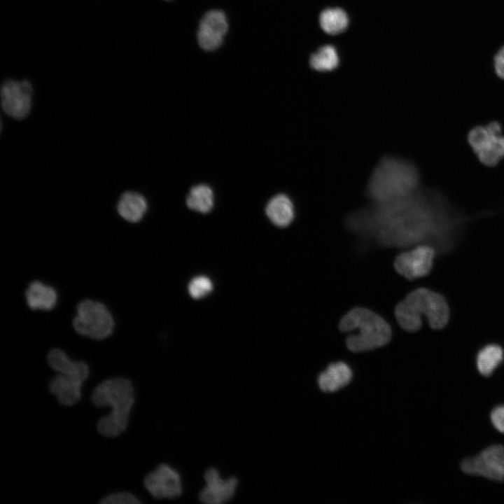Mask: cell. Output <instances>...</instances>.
Masks as SVG:
<instances>
[{
    "mask_svg": "<svg viewBox=\"0 0 504 504\" xmlns=\"http://www.w3.org/2000/svg\"><path fill=\"white\" fill-rule=\"evenodd\" d=\"M187 206L200 213L209 212L214 206V193L211 188L205 184L192 187L186 198Z\"/></svg>",
    "mask_w": 504,
    "mask_h": 504,
    "instance_id": "cell-21",
    "label": "cell"
},
{
    "mask_svg": "<svg viewBox=\"0 0 504 504\" xmlns=\"http://www.w3.org/2000/svg\"><path fill=\"white\" fill-rule=\"evenodd\" d=\"M46 363L50 370L55 373L69 376L83 382L90 377L89 364L83 360L70 358L59 348L51 349L46 356Z\"/></svg>",
    "mask_w": 504,
    "mask_h": 504,
    "instance_id": "cell-14",
    "label": "cell"
},
{
    "mask_svg": "<svg viewBox=\"0 0 504 504\" xmlns=\"http://www.w3.org/2000/svg\"><path fill=\"white\" fill-rule=\"evenodd\" d=\"M493 426L500 432L504 433V405L495 407L490 415Z\"/></svg>",
    "mask_w": 504,
    "mask_h": 504,
    "instance_id": "cell-25",
    "label": "cell"
},
{
    "mask_svg": "<svg viewBox=\"0 0 504 504\" xmlns=\"http://www.w3.org/2000/svg\"><path fill=\"white\" fill-rule=\"evenodd\" d=\"M32 94L31 85L27 80H6L1 88L4 111L13 118H24L31 108Z\"/></svg>",
    "mask_w": 504,
    "mask_h": 504,
    "instance_id": "cell-10",
    "label": "cell"
},
{
    "mask_svg": "<svg viewBox=\"0 0 504 504\" xmlns=\"http://www.w3.org/2000/svg\"><path fill=\"white\" fill-rule=\"evenodd\" d=\"M147 208L145 197L132 191L122 194L117 204V211L120 216L132 223L139 222L144 216Z\"/></svg>",
    "mask_w": 504,
    "mask_h": 504,
    "instance_id": "cell-17",
    "label": "cell"
},
{
    "mask_svg": "<svg viewBox=\"0 0 504 504\" xmlns=\"http://www.w3.org/2000/svg\"><path fill=\"white\" fill-rule=\"evenodd\" d=\"M146 491L156 499H171L178 497L183 491L179 472L166 463L159 464L143 479Z\"/></svg>",
    "mask_w": 504,
    "mask_h": 504,
    "instance_id": "cell-8",
    "label": "cell"
},
{
    "mask_svg": "<svg viewBox=\"0 0 504 504\" xmlns=\"http://www.w3.org/2000/svg\"><path fill=\"white\" fill-rule=\"evenodd\" d=\"M319 23L326 34L336 35L346 29L349 18L345 11L341 8H327L320 14Z\"/></svg>",
    "mask_w": 504,
    "mask_h": 504,
    "instance_id": "cell-20",
    "label": "cell"
},
{
    "mask_svg": "<svg viewBox=\"0 0 504 504\" xmlns=\"http://www.w3.org/2000/svg\"><path fill=\"white\" fill-rule=\"evenodd\" d=\"M352 372L349 366L342 361L331 363L320 374L318 379L321 389L334 392L345 386L351 381Z\"/></svg>",
    "mask_w": 504,
    "mask_h": 504,
    "instance_id": "cell-16",
    "label": "cell"
},
{
    "mask_svg": "<svg viewBox=\"0 0 504 504\" xmlns=\"http://www.w3.org/2000/svg\"><path fill=\"white\" fill-rule=\"evenodd\" d=\"M436 250L430 245H419L399 254L394 261L397 272L410 280L428 274L433 267Z\"/></svg>",
    "mask_w": 504,
    "mask_h": 504,
    "instance_id": "cell-9",
    "label": "cell"
},
{
    "mask_svg": "<svg viewBox=\"0 0 504 504\" xmlns=\"http://www.w3.org/2000/svg\"><path fill=\"white\" fill-rule=\"evenodd\" d=\"M90 402L97 410L109 408L96 423V431L106 438H116L128 428L136 402L134 382L115 376L98 382L90 392Z\"/></svg>",
    "mask_w": 504,
    "mask_h": 504,
    "instance_id": "cell-1",
    "label": "cell"
},
{
    "mask_svg": "<svg viewBox=\"0 0 504 504\" xmlns=\"http://www.w3.org/2000/svg\"><path fill=\"white\" fill-rule=\"evenodd\" d=\"M265 212L268 218L275 225L285 227L290 225L295 216L294 206L286 195L274 196L267 204Z\"/></svg>",
    "mask_w": 504,
    "mask_h": 504,
    "instance_id": "cell-18",
    "label": "cell"
},
{
    "mask_svg": "<svg viewBox=\"0 0 504 504\" xmlns=\"http://www.w3.org/2000/svg\"><path fill=\"white\" fill-rule=\"evenodd\" d=\"M503 359L504 351L500 346L496 344H487L482 347L477 355L478 371L484 376H489Z\"/></svg>",
    "mask_w": 504,
    "mask_h": 504,
    "instance_id": "cell-19",
    "label": "cell"
},
{
    "mask_svg": "<svg viewBox=\"0 0 504 504\" xmlns=\"http://www.w3.org/2000/svg\"><path fill=\"white\" fill-rule=\"evenodd\" d=\"M495 70L497 75L504 79V46L498 51L495 57Z\"/></svg>",
    "mask_w": 504,
    "mask_h": 504,
    "instance_id": "cell-26",
    "label": "cell"
},
{
    "mask_svg": "<svg viewBox=\"0 0 504 504\" xmlns=\"http://www.w3.org/2000/svg\"><path fill=\"white\" fill-rule=\"evenodd\" d=\"M502 125L491 122L486 126H477L470 130L468 141L481 163L493 167L504 158V135Z\"/></svg>",
    "mask_w": 504,
    "mask_h": 504,
    "instance_id": "cell-6",
    "label": "cell"
},
{
    "mask_svg": "<svg viewBox=\"0 0 504 504\" xmlns=\"http://www.w3.org/2000/svg\"><path fill=\"white\" fill-rule=\"evenodd\" d=\"M449 307L446 298L440 293L426 288L410 292L398 304L395 316L402 329L409 332L419 330L425 316L429 326L441 330L449 320Z\"/></svg>",
    "mask_w": 504,
    "mask_h": 504,
    "instance_id": "cell-3",
    "label": "cell"
},
{
    "mask_svg": "<svg viewBox=\"0 0 504 504\" xmlns=\"http://www.w3.org/2000/svg\"><path fill=\"white\" fill-rule=\"evenodd\" d=\"M99 504H140L139 498L128 489H118L105 494Z\"/></svg>",
    "mask_w": 504,
    "mask_h": 504,
    "instance_id": "cell-23",
    "label": "cell"
},
{
    "mask_svg": "<svg viewBox=\"0 0 504 504\" xmlns=\"http://www.w3.org/2000/svg\"><path fill=\"white\" fill-rule=\"evenodd\" d=\"M461 468L469 475H479L495 481L504 479V447L493 444L479 455L464 459Z\"/></svg>",
    "mask_w": 504,
    "mask_h": 504,
    "instance_id": "cell-7",
    "label": "cell"
},
{
    "mask_svg": "<svg viewBox=\"0 0 504 504\" xmlns=\"http://www.w3.org/2000/svg\"><path fill=\"white\" fill-rule=\"evenodd\" d=\"M213 289V284L210 279L205 276H199L191 280L188 285V292L195 299H200L207 295Z\"/></svg>",
    "mask_w": 504,
    "mask_h": 504,
    "instance_id": "cell-24",
    "label": "cell"
},
{
    "mask_svg": "<svg viewBox=\"0 0 504 504\" xmlns=\"http://www.w3.org/2000/svg\"><path fill=\"white\" fill-rule=\"evenodd\" d=\"M309 63L311 67L316 71H332L335 69L339 64L337 50L332 46H323L312 55Z\"/></svg>",
    "mask_w": 504,
    "mask_h": 504,
    "instance_id": "cell-22",
    "label": "cell"
},
{
    "mask_svg": "<svg viewBox=\"0 0 504 504\" xmlns=\"http://www.w3.org/2000/svg\"><path fill=\"white\" fill-rule=\"evenodd\" d=\"M76 332L94 340H102L110 337L115 328L112 314L102 302L85 299L76 307L73 319Z\"/></svg>",
    "mask_w": 504,
    "mask_h": 504,
    "instance_id": "cell-5",
    "label": "cell"
},
{
    "mask_svg": "<svg viewBox=\"0 0 504 504\" xmlns=\"http://www.w3.org/2000/svg\"><path fill=\"white\" fill-rule=\"evenodd\" d=\"M419 181V173L412 164L387 157L373 171L368 192L378 204L391 203L414 194Z\"/></svg>",
    "mask_w": 504,
    "mask_h": 504,
    "instance_id": "cell-2",
    "label": "cell"
},
{
    "mask_svg": "<svg viewBox=\"0 0 504 504\" xmlns=\"http://www.w3.org/2000/svg\"><path fill=\"white\" fill-rule=\"evenodd\" d=\"M340 328L350 332L346 346L354 352L373 350L386 344L391 338L389 324L379 315L363 307L350 310L342 318Z\"/></svg>",
    "mask_w": 504,
    "mask_h": 504,
    "instance_id": "cell-4",
    "label": "cell"
},
{
    "mask_svg": "<svg viewBox=\"0 0 504 504\" xmlns=\"http://www.w3.org/2000/svg\"><path fill=\"white\" fill-rule=\"evenodd\" d=\"M24 296L27 306L32 310L50 311L57 302L56 290L38 280L29 284Z\"/></svg>",
    "mask_w": 504,
    "mask_h": 504,
    "instance_id": "cell-15",
    "label": "cell"
},
{
    "mask_svg": "<svg viewBox=\"0 0 504 504\" xmlns=\"http://www.w3.org/2000/svg\"><path fill=\"white\" fill-rule=\"evenodd\" d=\"M206 485L199 493V500L207 504H221L229 501L235 494L238 485L236 477L223 479L218 470L209 468L204 475Z\"/></svg>",
    "mask_w": 504,
    "mask_h": 504,
    "instance_id": "cell-11",
    "label": "cell"
},
{
    "mask_svg": "<svg viewBox=\"0 0 504 504\" xmlns=\"http://www.w3.org/2000/svg\"><path fill=\"white\" fill-rule=\"evenodd\" d=\"M85 382L62 374L55 373L47 388L60 406L70 407L80 403L83 398Z\"/></svg>",
    "mask_w": 504,
    "mask_h": 504,
    "instance_id": "cell-13",
    "label": "cell"
},
{
    "mask_svg": "<svg viewBox=\"0 0 504 504\" xmlns=\"http://www.w3.org/2000/svg\"><path fill=\"white\" fill-rule=\"evenodd\" d=\"M227 27V18L223 12L218 10L207 12L202 19L197 31L200 47L206 51L217 49L223 43Z\"/></svg>",
    "mask_w": 504,
    "mask_h": 504,
    "instance_id": "cell-12",
    "label": "cell"
}]
</instances>
